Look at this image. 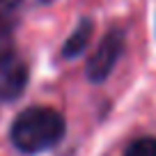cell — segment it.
Masks as SVG:
<instances>
[{"label": "cell", "mask_w": 156, "mask_h": 156, "mask_svg": "<svg viewBox=\"0 0 156 156\" xmlns=\"http://www.w3.org/2000/svg\"><path fill=\"white\" fill-rule=\"evenodd\" d=\"M67 133V122L60 110L51 106H32L14 117L9 138L23 154H41L55 147Z\"/></svg>", "instance_id": "6da1fadb"}, {"label": "cell", "mask_w": 156, "mask_h": 156, "mask_svg": "<svg viewBox=\"0 0 156 156\" xmlns=\"http://www.w3.org/2000/svg\"><path fill=\"white\" fill-rule=\"evenodd\" d=\"M124 53V32L119 28L110 30L106 37L99 41L94 53L87 60V78L92 83H103L117 67L119 58Z\"/></svg>", "instance_id": "7a4b0ae2"}, {"label": "cell", "mask_w": 156, "mask_h": 156, "mask_svg": "<svg viewBox=\"0 0 156 156\" xmlns=\"http://www.w3.org/2000/svg\"><path fill=\"white\" fill-rule=\"evenodd\" d=\"M28 64L14 53H0V101H14L28 85Z\"/></svg>", "instance_id": "3957f363"}, {"label": "cell", "mask_w": 156, "mask_h": 156, "mask_svg": "<svg viewBox=\"0 0 156 156\" xmlns=\"http://www.w3.org/2000/svg\"><path fill=\"white\" fill-rule=\"evenodd\" d=\"M90 37H92V21L83 19L78 23V28L69 34V39L64 41L62 46V55L64 58H78L87 51V44H90Z\"/></svg>", "instance_id": "277c9868"}, {"label": "cell", "mask_w": 156, "mask_h": 156, "mask_svg": "<svg viewBox=\"0 0 156 156\" xmlns=\"http://www.w3.org/2000/svg\"><path fill=\"white\" fill-rule=\"evenodd\" d=\"M124 156H156V138H138L126 147Z\"/></svg>", "instance_id": "5b68a950"}, {"label": "cell", "mask_w": 156, "mask_h": 156, "mask_svg": "<svg viewBox=\"0 0 156 156\" xmlns=\"http://www.w3.org/2000/svg\"><path fill=\"white\" fill-rule=\"evenodd\" d=\"M12 12L14 7L7 2V0H0V41H5L9 37V30H12Z\"/></svg>", "instance_id": "8992f818"}]
</instances>
